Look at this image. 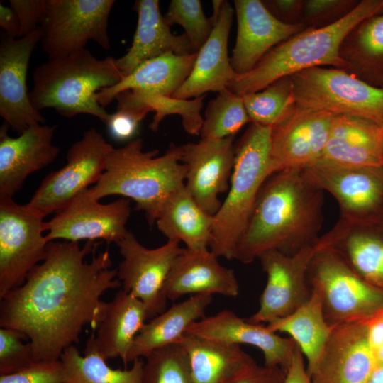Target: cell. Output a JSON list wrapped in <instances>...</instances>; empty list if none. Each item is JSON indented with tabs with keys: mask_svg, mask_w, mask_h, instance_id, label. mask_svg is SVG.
I'll use <instances>...</instances> for the list:
<instances>
[{
	"mask_svg": "<svg viewBox=\"0 0 383 383\" xmlns=\"http://www.w3.org/2000/svg\"><path fill=\"white\" fill-rule=\"evenodd\" d=\"M248 122L250 120L241 96L227 88L218 92L207 105L199 135L204 140L235 136Z\"/></svg>",
	"mask_w": 383,
	"mask_h": 383,
	"instance_id": "cell-37",
	"label": "cell"
},
{
	"mask_svg": "<svg viewBox=\"0 0 383 383\" xmlns=\"http://www.w3.org/2000/svg\"><path fill=\"white\" fill-rule=\"evenodd\" d=\"M98 245L48 242L43 262L0 299V327L23 333L35 362L59 360L66 348L79 342L85 326L97 328L107 307L101 295L121 287L108 250L84 260Z\"/></svg>",
	"mask_w": 383,
	"mask_h": 383,
	"instance_id": "cell-1",
	"label": "cell"
},
{
	"mask_svg": "<svg viewBox=\"0 0 383 383\" xmlns=\"http://www.w3.org/2000/svg\"><path fill=\"white\" fill-rule=\"evenodd\" d=\"M141 383H194L182 345L173 343L150 353L144 362Z\"/></svg>",
	"mask_w": 383,
	"mask_h": 383,
	"instance_id": "cell-39",
	"label": "cell"
},
{
	"mask_svg": "<svg viewBox=\"0 0 383 383\" xmlns=\"http://www.w3.org/2000/svg\"><path fill=\"white\" fill-rule=\"evenodd\" d=\"M148 318L145 304L123 289L107 303L105 315L92 333L94 345L106 360L121 357L126 365V358L134 338Z\"/></svg>",
	"mask_w": 383,
	"mask_h": 383,
	"instance_id": "cell-31",
	"label": "cell"
},
{
	"mask_svg": "<svg viewBox=\"0 0 383 383\" xmlns=\"http://www.w3.org/2000/svg\"><path fill=\"white\" fill-rule=\"evenodd\" d=\"M382 160H383V141H382Z\"/></svg>",
	"mask_w": 383,
	"mask_h": 383,
	"instance_id": "cell-52",
	"label": "cell"
},
{
	"mask_svg": "<svg viewBox=\"0 0 383 383\" xmlns=\"http://www.w3.org/2000/svg\"><path fill=\"white\" fill-rule=\"evenodd\" d=\"M113 0H46L40 25L42 49L49 59L83 50L88 41L111 49L108 34Z\"/></svg>",
	"mask_w": 383,
	"mask_h": 383,
	"instance_id": "cell-9",
	"label": "cell"
},
{
	"mask_svg": "<svg viewBox=\"0 0 383 383\" xmlns=\"http://www.w3.org/2000/svg\"><path fill=\"white\" fill-rule=\"evenodd\" d=\"M116 99L118 101L116 111L109 115L106 126L113 138L124 141L135 135L139 123L150 111L145 107L130 104L121 99Z\"/></svg>",
	"mask_w": 383,
	"mask_h": 383,
	"instance_id": "cell-43",
	"label": "cell"
},
{
	"mask_svg": "<svg viewBox=\"0 0 383 383\" xmlns=\"http://www.w3.org/2000/svg\"><path fill=\"white\" fill-rule=\"evenodd\" d=\"M380 86L381 87L383 86V74H382V76L381 77V79H380Z\"/></svg>",
	"mask_w": 383,
	"mask_h": 383,
	"instance_id": "cell-51",
	"label": "cell"
},
{
	"mask_svg": "<svg viewBox=\"0 0 383 383\" xmlns=\"http://www.w3.org/2000/svg\"><path fill=\"white\" fill-rule=\"evenodd\" d=\"M0 26L9 38L20 37V23L17 14L11 6L0 4Z\"/></svg>",
	"mask_w": 383,
	"mask_h": 383,
	"instance_id": "cell-49",
	"label": "cell"
},
{
	"mask_svg": "<svg viewBox=\"0 0 383 383\" xmlns=\"http://www.w3.org/2000/svg\"><path fill=\"white\" fill-rule=\"evenodd\" d=\"M316 246L335 250L362 279L383 289V221L357 223L339 218Z\"/></svg>",
	"mask_w": 383,
	"mask_h": 383,
	"instance_id": "cell-23",
	"label": "cell"
},
{
	"mask_svg": "<svg viewBox=\"0 0 383 383\" xmlns=\"http://www.w3.org/2000/svg\"><path fill=\"white\" fill-rule=\"evenodd\" d=\"M155 223L167 240L182 241L188 250H204L210 246L214 216L196 202L185 184L167 199Z\"/></svg>",
	"mask_w": 383,
	"mask_h": 383,
	"instance_id": "cell-32",
	"label": "cell"
},
{
	"mask_svg": "<svg viewBox=\"0 0 383 383\" xmlns=\"http://www.w3.org/2000/svg\"><path fill=\"white\" fill-rule=\"evenodd\" d=\"M44 216L13 199H0V299L24 283L47 255Z\"/></svg>",
	"mask_w": 383,
	"mask_h": 383,
	"instance_id": "cell-11",
	"label": "cell"
},
{
	"mask_svg": "<svg viewBox=\"0 0 383 383\" xmlns=\"http://www.w3.org/2000/svg\"><path fill=\"white\" fill-rule=\"evenodd\" d=\"M340 55L349 72L377 87L383 74V12L357 25L345 38Z\"/></svg>",
	"mask_w": 383,
	"mask_h": 383,
	"instance_id": "cell-34",
	"label": "cell"
},
{
	"mask_svg": "<svg viewBox=\"0 0 383 383\" xmlns=\"http://www.w3.org/2000/svg\"><path fill=\"white\" fill-rule=\"evenodd\" d=\"M41 29L18 38L4 35L0 43V116L9 128L21 133L43 124V116L31 104L27 87L30 58L40 41Z\"/></svg>",
	"mask_w": 383,
	"mask_h": 383,
	"instance_id": "cell-17",
	"label": "cell"
},
{
	"mask_svg": "<svg viewBox=\"0 0 383 383\" xmlns=\"http://www.w3.org/2000/svg\"><path fill=\"white\" fill-rule=\"evenodd\" d=\"M305 177L337 201L340 218L357 223L383 221V166H354L320 158Z\"/></svg>",
	"mask_w": 383,
	"mask_h": 383,
	"instance_id": "cell-10",
	"label": "cell"
},
{
	"mask_svg": "<svg viewBox=\"0 0 383 383\" xmlns=\"http://www.w3.org/2000/svg\"><path fill=\"white\" fill-rule=\"evenodd\" d=\"M9 4L19 20V38L33 33L40 26L45 14L46 0H10Z\"/></svg>",
	"mask_w": 383,
	"mask_h": 383,
	"instance_id": "cell-45",
	"label": "cell"
},
{
	"mask_svg": "<svg viewBox=\"0 0 383 383\" xmlns=\"http://www.w3.org/2000/svg\"><path fill=\"white\" fill-rule=\"evenodd\" d=\"M377 366L365 319L334 326L313 372V383H367Z\"/></svg>",
	"mask_w": 383,
	"mask_h": 383,
	"instance_id": "cell-19",
	"label": "cell"
},
{
	"mask_svg": "<svg viewBox=\"0 0 383 383\" xmlns=\"http://www.w3.org/2000/svg\"><path fill=\"white\" fill-rule=\"evenodd\" d=\"M0 128V199H13L27 177L55 161L60 150L53 144L55 126L36 124L18 137Z\"/></svg>",
	"mask_w": 383,
	"mask_h": 383,
	"instance_id": "cell-21",
	"label": "cell"
},
{
	"mask_svg": "<svg viewBox=\"0 0 383 383\" xmlns=\"http://www.w3.org/2000/svg\"><path fill=\"white\" fill-rule=\"evenodd\" d=\"M383 12V0H361L347 15L325 26L307 27L272 48L250 72L237 74L228 89L242 96L299 72L331 66L348 70L340 55L348 34L367 18Z\"/></svg>",
	"mask_w": 383,
	"mask_h": 383,
	"instance_id": "cell-3",
	"label": "cell"
},
{
	"mask_svg": "<svg viewBox=\"0 0 383 383\" xmlns=\"http://www.w3.org/2000/svg\"><path fill=\"white\" fill-rule=\"evenodd\" d=\"M303 356L297 346L285 373L283 383H313L307 369L306 370Z\"/></svg>",
	"mask_w": 383,
	"mask_h": 383,
	"instance_id": "cell-48",
	"label": "cell"
},
{
	"mask_svg": "<svg viewBox=\"0 0 383 383\" xmlns=\"http://www.w3.org/2000/svg\"><path fill=\"white\" fill-rule=\"evenodd\" d=\"M63 366V383H141L144 362L133 361L131 369L110 367L98 352L92 334L87 339L84 355L72 345L60 357Z\"/></svg>",
	"mask_w": 383,
	"mask_h": 383,
	"instance_id": "cell-35",
	"label": "cell"
},
{
	"mask_svg": "<svg viewBox=\"0 0 383 383\" xmlns=\"http://www.w3.org/2000/svg\"><path fill=\"white\" fill-rule=\"evenodd\" d=\"M311 292L310 299L293 313L266 325L272 332L288 333L295 341L306 358L309 374L317 365L333 328L325 318L319 293Z\"/></svg>",
	"mask_w": 383,
	"mask_h": 383,
	"instance_id": "cell-33",
	"label": "cell"
},
{
	"mask_svg": "<svg viewBox=\"0 0 383 383\" xmlns=\"http://www.w3.org/2000/svg\"><path fill=\"white\" fill-rule=\"evenodd\" d=\"M307 279L319 293L332 327L366 319L383 309V289L362 279L331 248L316 247Z\"/></svg>",
	"mask_w": 383,
	"mask_h": 383,
	"instance_id": "cell-7",
	"label": "cell"
},
{
	"mask_svg": "<svg viewBox=\"0 0 383 383\" xmlns=\"http://www.w3.org/2000/svg\"><path fill=\"white\" fill-rule=\"evenodd\" d=\"M130 199L120 198L101 204L82 192L55 213L47 221V242L59 239L79 242L102 239L117 243L128 231L126 225L131 215Z\"/></svg>",
	"mask_w": 383,
	"mask_h": 383,
	"instance_id": "cell-15",
	"label": "cell"
},
{
	"mask_svg": "<svg viewBox=\"0 0 383 383\" xmlns=\"http://www.w3.org/2000/svg\"><path fill=\"white\" fill-rule=\"evenodd\" d=\"M179 243L167 240L158 248L149 249L130 231L116 243L123 257L117 270L122 289L145 304L148 318L165 311L167 299L162 289L174 260L184 250Z\"/></svg>",
	"mask_w": 383,
	"mask_h": 383,
	"instance_id": "cell-13",
	"label": "cell"
},
{
	"mask_svg": "<svg viewBox=\"0 0 383 383\" xmlns=\"http://www.w3.org/2000/svg\"><path fill=\"white\" fill-rule=\"evenodd\" d=\"M323 192L303 170L272 174L260 190L234 259L248 264L269 250L292 255L316 245L323 222Z\"/></svg>",
	"mask_w": 383,
	"mask_h": 383,
	"instance_id": "cell-2",
	"label": "cell"
},
{
	"mask_svg": "<svg viewBox=\"0 0 383 383\" xmlns=\"http://www.w3.org/2000/svg\"><path fill=\"white\" fill-rule=\"evenodd\" d=\"M367 383H383V365L374 369Z\"/></svg>",
	"mask_w": 383,
	"mask_h": 383,
	"instance_id": "cell-50",
	"label": "cell"
},
{
	"mask_svg": "<svg viewBox=\"0 0 383 383\" xmlns=\"http://www.w3.org/2000/svg\"><path fill=\"white\" fill-rule=\"evenodd\" d=\"M238 31L231 65L237 74L252 70L272 48L307 28L277 19L260 0H235Z\"/></svg>",
	"mask_w": 383,
	"mask_h": 383,
	"instance_id": "cell-20",
	"label": "cell"
},
{
	"mask_svg": "<svg viewBox=\"0 0 383 383\" xmlns=\"http://www.w3.org/2000/svg\"><path fill=\"white\" fill-rule=\"evenodd\" d=\"M234 138L201 139L196 143L182 145L181 162L187 169L185 187L196 202L213 216L221 206L218 196L227 191L232 175Z\"/></svg>",
	"mask_w": 383,
	"mask_h": 383,
	"instance_id": "cell-18",
	"label": "cell"
},
{
	"mask_svg": "<svg viewBox=\"0 0 383 383\" xmlns=\"http://www.w3.org/2000/svg\"><path fill=\"white\" fill-rule=\"evenodd\" d=\"M133 9L137 13L138 22L131 46L116 59L123 77L141 63L163 54L189 55L198 52L184 33H172L160 13L159 1L137 0Z\"/></svg>",
	"mask_w": 383,
	"mask_h": 383,
	"instance_id": "cell-26",
	"label": "cell"
},
{
	"mask_svg": "<svg viewBox=\"0 0 383 383\" xmlns=\"http://www.w3.org/2000/svg\"><path fill=\"white\" fill-rule=\"evenodd\" d=\"M212 295H192L145 323L137 334L127 355V363L147 357L152 351L177 343L193 323L204 318Z\"/></svg>",
	"mask_w": 383,
	"mask_h": 383,
	"instance_id": "cell-30",
	"label": "cell"
},
{
	"mask_svg": "<svg viewBox=\"0 0 383 383\" xmlns=\"http://www.w3.org/2000/svg\"><path fill=\"white\" fill-rule=\"evenodd\" d=\"M178 343L187 353L194 383H226L257 365L239 345L188 333Z\"/></svg>",
	"mask_w": 383,
	"mask_h": 383,
	"instance_id": "cell-29",
	"label": "cell"
},
{
	"mask_svg": "<svg viewBox=\"0 0 383 383\" xmlns=\"http://www.w3.org/2000/svg\"><path fill=\"white\" fill-rule=\"evenodd\" d=\"M125 99L131 104L145 107L154 111L150 128L156 131L161 121L167 116L178 114L182 116L184 130L191 135H199L203 123L201 110L204 96L192 99H179L172 96L147 95L131 91L121 92Z\"/></svg>",
	"mask_w": 383,
	"mask_h": 383,
	"instance_id": "cell-38",
	"label": "cell"
},
{
	"mask_svg": "<svg viewBox=\"0 0 383 383\" xmlns=\"http://www.w3.org/2000/svg\"><path fill=\"white\" fill-rule=\"evenodd\" d=\"M113 148L96 129L86 131L68 150L67 163L43 179L27 206L44 217L55 213L99 181Z\"/></svg>",
	"mask_w": 383,
	"mask_h": 383,
	"instance_id": "cell-12",
	"label": "cell"
},
{
	"mask_svg": "<svg viewBox=\"0 0 383 383\" xmlns=\"http://www.w3.org/2000/svg\"><path fill=\"white\" fill-rule=\"evenodd\" d=\"M285 372L278 367H253L226 383H283Z\"/></svg>",
	"mask_w": 383,
	"mask_h": 383,
	"instance_id": "cell-46",
	"label": "cell"
},
{
	"mask_svg": "<svg viewBox=\"0 0 383 383\" xmlns=\"http://www.w3.org/2000/svg\"><path fill=\"white\" fill-rule=\"evenodd\" d=\"M21 332L8 328L0 329V375L9 374L35 362L33 348Z\"/></svg>",
	"mask_w": 383,
	"mask_h": 383,
	"instance_id": "cell-41",
	"label": "cell"
},
{
	"mask_svg": "<svg viewBox=\"0 0 383 383\" xmlns=\"http://www.w3.org/2000/svg\"><path fill=\"white\" fill-rule=\"evenodd\" d=\"M196 53L179 55L167 52L135 67L116 85L96 94L98 102L108 106L121 92L131 91L147 95L172 96L192 72Z\"/></svg>",
	"mask_w": 383,
	"mask_h": 383,
	"instance_id": "cell-27",
	"label": "cell"
},
{
	"mask_svg": "<svg viewBox=\"0 0 383 383\" xmlns=\"http://www.w3.org/2000/svg\"><path fill=\"white\" fill-rule=\"evenodd\" d=\"M164 18L170 26L179 24L197 51L208 40L213 28L199 0H172Z\"/></svg>",
	"mask_w": 383,
	"mask_h": 383,
	"instance_id": "cell-40",
	"label": "cell"
},
{
	"mask_svg": "<svg viewBox=\"0 0 383 383\" xmlns=\"http://www.w3.org/2000/svg\"><path fill=\"white\" fill-rule=\"evenodd\" d=\"M358 2L355 0L304 1L300 23L307 27L327 26L347 15Z\"/></svg>",
	"mask_w": 383,
	"mask_h": 383,
	"instance_id": "cell-42",
	"label": "cell"
},
{
	"mask_svg": "<svg viewBox=\"0 0 383 383\" xmlns=\"http://www.w3.org/2000/svg\"><path fill=\"white\" fill-rule=\"evenodd\" d=\"M210 250H184L174 260L163 286L167 299L187 294H218L235 297L239 284L234 271L221 265Z\"/></svg>",
	"mask_w": 383,
	"mask_h": 383,
	"instance_id": "cell-25",
	"label": "cell"
},
{
	"mask_svg": "<svg viewBox=\"0 0 383 383\" xmlns=\"http://www.w3.org/2000/svg\"><path fill=\"white\" fill-rule=\"evenodd\" d=\"M143 148L141 138L113 148L100 179L84 192L98 201L110 195L133 200L152 226L167 199L184 184L187 169L181 162L182 145H171L161 156L157 150Z\"/></svg>",
	"mask_w": 383,
	"mask_h": 383,
	"instance_id": "cell-4",
	"label": "cell"
},
{
	"mask_svg": "<svg viewBox=\"0 0 383 383\" xmlns=\"http://www.w3.org/2000/svg\"><path fill=\"white\" fill-rule=\"evenodd\" d=\"M272 128L251 123L235 144L228 194L214 215L210 250L218 257L234 259L260 190L272 174Z\"/></svg>",
	"mask_w": 383,
	"mask_h": 383,
	"instance_id": "cell-6",
	"label": "cell"
},
{
	"mask_svg": "<svg viewBox=\"0 0 383 383\" xmlns=\"http://www.w3.org/2000/svg\"><path fill=\"white\" fill-rule=\"evenodd\" d=\"M262 2L279 21L290 24L300 23L304 1L269 0Z\"/></svg>",
	"mask_w": 383,
	"mask_h": 383,
	"instance_id": "cell-47",
	"label": "cell"
},
{
	"mask_svg": "<svg viewBox=\"0 0 383 383\" xmlns=\"http://www.w3.org/2000/svg\"><path fill=\"white\" fill-rule=\"evenodd\" d=\"M316 251V245L288 255L278 250L259 257L267 274V283L260 298L258 310L245 318L253 323H268L293 313L311 296L307 273Z\"/></svg>",
	"mask_w": 383,
	"mask_h": 383,
	"instance_id": "cell-14",
	"label": "cell"
},
{
	"mask_svg": "<svg viewBox=\"0 0 383 383\" xmlns=\"http://www.w3.org/2000/svg\"><path fill=\"white\" fill-rule=\"evenodd\" d=\"M234 12L230 3L223 1L210 36L197 52L191 73L172 97L187 100L228 88L236 74L228 52Z\"/></svg>",
	"mask_w": 383,
	"mask_h": 383,
	"instance_id": "cell-24",
	"label": "cell"
},
{
	"mask_svg": "<svg viewBox=\"0 0 383 383\" xmlns=\"http://www.w3.org/2000/svg\"><path fill=\"white\" fill-rule=\"evenodd\" d=\"M0 383H63L60 360L35 362L16 372L0 375Z\"/></svg>",
	"mask_w": 383,
	"mask_h": 383,
	"instance_id": "cell-44",
	"label": "cell"
},
{
	"mask_svg": "<svg viewBox=\"0 0 383 383\" xmlns=\"http://www.w3.org/2000/svg\"><path fill=\"white\" fill-rule=\"evenodd\" d=\"M250 123L272 128L295 109L290 77L281 78L263 89L241 96Z\"/></svg>",
	"mask_w": 383,
	"mask_h": 383,
	"instance_id": "cell-36",
	"label": "cell"
},
{
	"mask_svg": "<svg viewBox=\"0 0 383 383\" xmlns=\"http://www.w3.org/2000/svg\"><path fill=\"white\" fill-rule=\"evenodd\" d=\"M383 126L348 115H334L323 159L354 166H383Z\"/></svg>",
	"mask_w": 383,
	"mask_h": 383,
	"instance_id": "cell-28",
	"label": "cell"
},
{
	"mask_svg": "<svg viewBox=\"0 0 383 383\" xmlns=\"http://www.w3.org/2000/svg\"><path fill=\"white\" fill-rule=\"evenodd\" d=\"M334 115L296 106L284 121L272 128L270 157L272 174L304 170L322 157Z\"/></svg>",
	"mask_w": 383,
	"mask_h": 383,
	"instance_id": "cell-16",
	"label": "cell"
},
{
	"mask_svg": "<svg viewBox=\"0 0 383 383\" xmlns=\"http://www.w3.org/2000/svg\"><path fill=\"white\" fill-rule=\"evenodd\" d=\"M296 106L348 115L383 126V86L343 69L317 67L290 76Z\"/></svg>",
	"mask_w": 383,
	"mask_h": 383,
	"instance_id": "cell-8",
	"label": "cell"
},
{
	"mask_svg": "<svg viewBox=\"0 0 383 383\" xmlns=\"http://www.w3.org/2000/svg\"><path fill=\"white\" fill-rule=\"evenodd\" d=\"M123 78L115 58L99 59L84 48L38 66L29 97L39 111L51 108L67 118L87 114L106 125L110 114L98 102L96 94Z\"/></svg>",
	"mask_w": 383,
	"mask_h": 383,
	"instance_id": "cell-5",
	"label": "cell"
},
{
	"mask_svg": "<svg viewBox=\"0 0 383 383\" xmlns=\"http://www.w3.org/2000/svg\"><path fill=\"white\" fill-rule=\"evenodd\" d=\"M185 333L230 344L255 346L262 352L265 366L278 367L285 373L298 346L292 338H282L266 326L250 323L231 310L193 323Z\"/></svg>",
	"mask_w": 383,
	"mask_h": 383,
	"instance_id": "cell-22",
	"label": "cell"
}]
</instances>
